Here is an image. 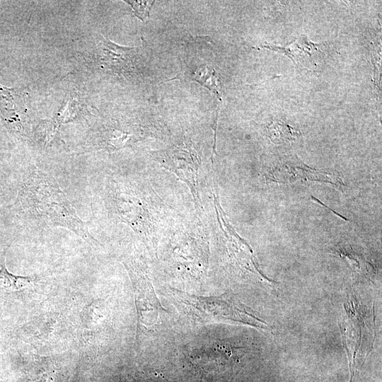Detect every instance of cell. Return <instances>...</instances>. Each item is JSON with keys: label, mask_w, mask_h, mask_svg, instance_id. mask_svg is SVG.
I'll list each match as a JSON object with an SVG mask.
<instances>
[{"label": "cell", "mask_w": 382, "mask_h": 382, "mask_svg": "<svg viewBox=\"0 0 382 382\" xmlns=\"http://www.w3.org/2000/svg\"><path fill=\"white\" fill-rule=\"evenodd\" d=\"M20 202L30 220L48 227L67 228L91 246L100 245L89 232V223L79 216L52 175L37 168L30 170L23 183Z\"/></svg>", "instance_id": "cell-1"}, {"label": "cell", "mask_w": 382, "mask_h": 382, "mask_svg": "<svg viewBox=\"0 0 382 382\" xmlns=\"http://www.w3.org/2000/svg\"><path fill=\"white\" fill-rule=\"evenodd\" d=\"M374 308L353 299L344 305L340 322L350 381L364 364L374 342Z\"/></svg>", "instance_id": "cell-2"}, {"label": "cell", "mask_w": 382, "mask_h": 382, "mask_svg": "<svg viewBox=\"0 0 382 382\" xmlns=\"http://www.w3.org/2000/svg\"><path fill=\"white\" fill-rule=\"evenodd\" d=\"M175 296L202 323H229L269 331L270 325L234 296H197L177 291Z\"/></svg>", "instance_id": "cell-3"}, {"label": "cell", "mask_w": 382, "mask_h": 382, "mask_svg": "<svg viewBox=\"0 0 382 382\" xmlns=\"http://www.w3.org/2000/svg\"><path fill=\"white\" fill-rule=\"evenodd\" d=\"M108 203L110 212L139 234L150 231V217L146 199L136 187L111 180L108 186Z\"/></svg>", "instance_id": "cell-4"}, {"label": "cell", "mask_w": 382, "mask_h": 382, "mask_svg": "<svg viewBox=\"0 0 382 382\" xmlns=\"http://www.w3.org/2000/svg\"><path fill=\"white\" fill-rule=\"evenodd\" d=\"M156 158L164 167L174 172L190 187L193 196H198L199 161L190 141L183 140L177 146L155 153Z\"/></svg>", "instance_id": "cell-5"}, {"label": "cell", "mask_w": 382, "mask_h": 382, "mask_svg": "<svg viewBox=\"0 0 382 382\" xmlns=\"http://www.w3.org/2000/svg\"><path fill=\"white\" fill-rule=\"evenodd\" d=\"M96 58L100 68L129 77L137 74L139 55L135 47H121L100 36Z\"/></svg>", "instance_id": "cell-6"}, {"label": "cell", "mask_w": 382, "mask_h": 382, "mask_svg": "<svg viewBox=\"0 0 382 382\" xmlns=\"http://www.w3.org/2000/svg\"><path fill=\"white\" fill-rule=\"evenodd\" d=\"M141 134L135 125H111L99 130L91 140L98 149L113 151L135 143Z\"/></svg>", "instance_id": "cell-7"}, {"label": "cell", "mask_w": 382, "mask_h": 382, "mask_svg": "<svg viewBox=\"0 0 382 382\" xmlns=\"http://www.w3.org/2000/svg\"><path fill=\"white\" fill-rule=\"evenodd\" d=\"M0 111L8 125L21 133L23 126L21 115L25 111L21 93L0 85Z\"/></svg>", "instance_id": "cell-8"}, {"label": "cell", "mask_w": 382, "mask_h": 382, "mask_svg": "<svg viewBox=\"0 0 382 382\" xmlns=\"http://www.w3.org/2000/svg\"><path fill=\"white\" fill-rule=\"evenodd\" d=\"M35 279L30 276L15 275L8 271L4 255L0 269V291L11 292L27 289L33 286Z\"/></svg>", "instance_id": "cell-9"}, {"label": "cell", "mask_w": 382, "mask_h": 382, "mask_svg": "<svg viewBox=\"0 0 382 382\" xmlns=\"http://www.w3.org/2000/svg\"><path fill=\"white\" fill-rule=\"evenodd\" d=\"M125 2L132 6L134 15L144 21L149 16L154 1H125Z\"/></svg>", "instance_id": "cell-10"}]
</instances>
